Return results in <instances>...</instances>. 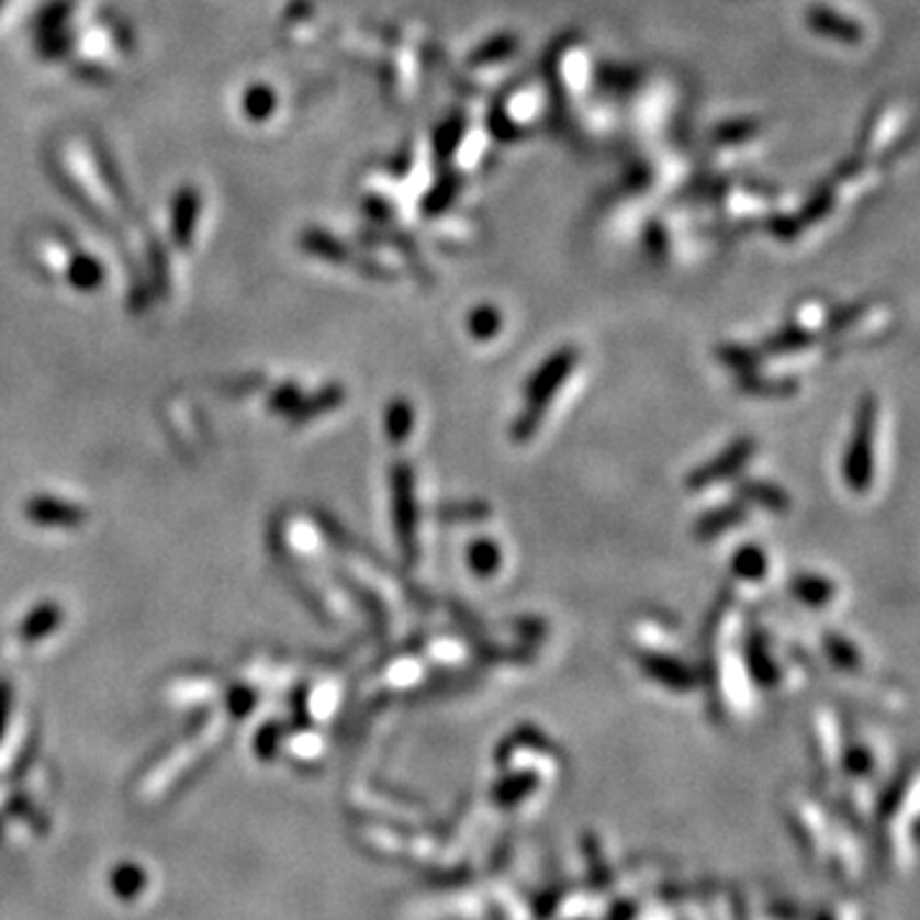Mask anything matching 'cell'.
I'll list each match as a JSON object with an SVG mask.
<instances>
[{
  "label": "cell",
  "mask_w": 920,
  "mask_h": 920,
  "mask_svg": "<svg viewBox=\"0 0 920 920\" xmlns=\"http://www.w3.org/2000/svg\"><path fill=\"white\" fill-rule=\"evenodd\" d=\"M537 787H540V775L532 770H521L498 779L491 795H494V803H498V806L514 808V806H519L529 793H535Z\"/></svg>",
  "instance_id": "cell-13"
},
{
  "label": "cell",
  "mask_w": 920,
  "mask_h": 920,
  "mask_svg": "<svg viewBox=\"0 0 920 920\" xmlns=\"http://www.w3.org/2000/svg\"><path fill=\"white\" fill-rule=\"evenodd\" d=\"M808 26L814 29L816 34L839 38V42H846V44H856L862 38V29L856 26L854 21H849L846 15L831 11V8H821V5L810 8Z\"/></svg>",
  "instance_id": "cell-11"
},
{
  "label": "cell",
  "mask_w": 920,
  "mask_h": 920,
  "mask_svg": "<svg viewBox=\"0 0 920 920\" xmlns=\"http://www.w3.org/2000/svg\"><path fill=\"white\" fill-rule=\"evenodd\" d=\"M877 396L864 394L856 404L854 433L844 456V481L852 494H867L875 479V430H877Z\"/></svg>",
  "instance_id": "cell-2"
},
{
  "label": "cell",
  "mask_w": 920,
  "mask_h": 920,
  "mask_svg": "<svg viewBox=\"0 0 920 920\" xmlns=\"http://www.w3.org/2000/svg\"><path fill=\"white\" fill-rule=\"evenodd\" d=\"M729 571H731V575H734L737 581L762 583V581L767 579V573H770L767 552L762 550L760 545H754V542L739 545L737 552L729 560Z\"/></svg>",
  "instance_id": "cell-12"
},
{
  "label": "cell",
  "mask_w": 920,
  "mask_h": 920,
  "mask_svg": "<svg viewBox=\"0 0 920 920\" xmlns=\"http://www.w3.org/2000/svg\"><path fill=\"white\" fill-rule=\"evenodd\" d=\"M412 425H415V409L407 400H396L389 404L386 412V435L394 442L407 440L412 435Z\"/></svg>",
  "instance_id": "cell-19"
},
{
  "label": "cell",
  "mask_w": 920,
  "mask_h": 920,
  "mask_svg": "<svg viewBox=\"0 0 920 920\" xmlns=\"http://www.w3.org/2000/svg\"><path fill=\"white\" fill-rule=\"evenodd\" d=\"M823 652L829 662L841 673H856L862 670V654L856 650L852 639L839 635V631H826L823 635Z\"/></svg>",
  "instance_id": "cell-16"
},
{
  "label": "cell",
  "mask_w": 920,
  "mask_h": 920,
  "mask_svg": "<svg viewBox=\"0 0 920 920\" xmlns=\"http://www.w3.org/2000/svg\"><path fill=\"white\" fill-rule=\"evenodd\" d=\"M579 361H581L579 348L563 346L552 356L545 358V361L535 369V373H529V379L525 381V389H521V394H525V409H521V415L514 419L512 430H509V438L514 442H529L535 438L545 415H548L550 402L556 400L560 386L571 379V373L579 369Z\"/></svg>",
  "instance_id": "cell-1"
},
{
  "label": "cell",
  "mask_w": 920,
  "mask_h": 920,
  "mask_svg": "<svg viewBox=\"0 0 920 920\" xmlns=\"http://www.w3.org/2000/svg\"><path fill=\"white\" fill-rule=\"evenodd\" d=\"M754 453H758V440H754L752 435H742V438L731 440L719 456L706 460L704 465L693 468V471L685 475V489H688L691 494H700V491L711 489L716 483L734 479V475L742 473V468L754 458Z\"/></svg>",
  "instance_id": "cell-3"
},
{
  "label": "cell",
  "mask_w": 920,
  "mask_h": 920,
  "mask_svg": "<svg viewBox=\"0 0 920 920\" xmlns=\"http://www.w3.org/2000/svg\"><path fill=\"white\" fill-rule=\"evenodd\" d=\"M798 381L790 377H765L760 371L737 373V389L747 396H760V400H790L798 394Z\"/></svg>",
  "instance_id": "cell-9"
},
{
  "label": "cell",
  "mask_w": 920,
  "mask_h": 920,
  "mask_svg": "<svg viewBox=\"0 0 920 920\" xmlns=\"http://www.w3.org/2000/svg\"><path fill=\"white\" fill-rule=\"evenodd\" d=\"M465 563L475 579H494L504 563L502 548H498V542L491 540V537H479V540L468 545Z\"/></svg>",
  "instance_id": "cell-14"
},
{
  "label": "cell",
  "mask_w": 920,
  "mask_h": 920,
  "mask_svg": "<svg viewBox=\"0 0 920 920\" xmlns=\"http://www.w3.org/2000/svg\"><path fill=\"white\" fill-rule=\"evenodd\" d=\"M841 765L844 772L852 777H867L872 770H875V758H872V750L862 742H849L844 750V758H841Z\"/></svg>",
  "instance_id": "cell-21"
},
{
  "label": "cell",
  "mask_w": 920,
  "mask_h": 920,
  "mask_svg": "<svg viewBox=\"0 0 920 920\" xmlns=\"http://www.w3.org/2000/svg\"><path fill=\"white\" fill-rule=\"evenodd\" d=\"M816 343V335L808 330L806 325H790L785 327V330H779L775 335H770V338L762 343L758 348L762 356H790V354H800V350H808L810 346Z\"/></svg>",
  "instance_id": "cell-15"
},
{
  "label": "cell",
  "mask_w": 920,
  "mask_h": 920,
  "mask_svg": "<svg viewBox=\"0 0 920 920\" xmlns=\"http://www.w3.org/2000/svg\"><path fill=\"white\" fill-rule=\"evenodd\" d=\"M392 481H394L396 537H400V545L404 550V558H407V563L415 565L417 556H419V545H417L419 506H417L415 473H412V465H407V463L396 465Z\"/></svg>",
  "instance_id": "cell-4"
},
{
  "label": "cell",
  "mask_w": 920,
  "mask_h": 920,
  "mask_svg": "<svg viewBox=\"0 0 920 920\" xmlns=\"http://www.w3.org/2000/svg\"><path fill=\"white\" fill-rule=\"evenodd\" d=\"M737 496H739V502L754 504L770 514H787L793 506V498L783 486H777V483H772V481H762V479L739 481Z\"/></svg>",
  "instance_id": "cell-8"
},
{
  "label": "cell",
  "mask_w": 920,
  "mask_h": 920,
  "mask_svg": "<svg viewBox=\"0 0 920 920\" xmlns=\"http://www.w3.org/2000/svg\"><path fill=\"white\" fill-rule=\"evenodd\" d=\"M747 519H750V509H747L744 502L714 506V509H706L693 521V537H696L698 542H714L719 540L721 535H727L729 529L742 527Z\"/></svg>",
  "instance_id": "cell-7"
},
{
  "label": "cell",
  "mask_w": 920,
  "mask_h": 920,
  "mask_svg": "<svg viewBox=\"0 0 920 920\" xmlns=\"http://www.w3.org/2000/svg\"><path fill=\"white\" fill-rule=\"evenodd\" d=\"M744 662H747V673H750L754 685H760V688L770 691L783 681V670H779L777 660L772 658L767 635L762 627H752L750 631H747Z\"/></svg>",
  "instance_id": "cell-6"
},
{
  "label": "cell",
  "mask_w": 920,
  "mask_h": 920,
  "mask_svg": "<svg viewBox=\"0 0 920 920\" xmlns=\"http://www.w3.org/2000/svg\"><path fill=\"white\" fill-rule=\"evenodd\" d=\"M465 325L475 340H491L502 333V312L494 305H481L468 315Z\"/></svg>",
  "instance_id": "cell-18"
},
{
  "label": "cell",
  "mask_w": 920,
  "mask_h": 920,
  "mask_svg": "<svg viewBox=\"0 0 920 920\" xmlns=\"http://www.w3.org/2000/svg\"><path fill=\"white\" fill-rule=\"evenodd\" d=\"M435 517L450 525H475V521H486L491 517V504L483 498H458V502L440 504L435 509Z\"/></svg>",
  "instance_id": "cell-17"
},
{
  "label": "cell",
  "mask_w": 920,
  "mask_h": 920,
  "mask_svg": "<svg viewBox=\"0 0 920 920\" xmlns=\"http://www.w3.org/2000/svg\"><path fill=\"white\" fill-rule=\"evenodd\" d=\"M716 358H719V361L734 373H747V371H758L762 354L758 348H747V346H719L716 348Z\"/></svg>",
  "instance_id": "cell-20"
},
{
  "label": "cell",
  "mask_w": 920,
  "mask_h": 920,
  "mask_svg": "<svg viewBox=\"0 0 920 920\" xmlns=\"http://www.w3.org/2000/svg\"><path fill=\"white\" fill-rule=\"evenodd\" d=\"M631 658H635L644 677H650L652 683L662 685L665 691L691 693L698 688L696 670H693L688 662L675 658V654L650 650V647H637V650H631Z\"/></svg>",
  "instance_id": "cell-5"
},
{
  "label": "cell",
  "mask_w": 920,
  "mask_h": 920,
  "mask_svg": "<svg viewBox=\"0 0 920 920\" xmlns=\"http://www.w3.org/2000/svg\"><path fill=\"white\" fill-rule=\"evenodd\" d=\"M514 49H517V44H514V38H509V36L494 38V42H491V44L481 46V49L473 54V59H475V65H489L491 59H502V57H506V54H512Z\"/></svg>",
  "instance_id": "cell-23"
},
{
  "label": "cell",
  "mask_w": 920,
  "mask_h": 920,
  "mask_svg": "<svg viewBox=\"0 0 920 920\" xmlns=\"http://www.w3.org/2000/svg\"><path fill=\"white\" fill-rule=\"evenodd\" d=\"M509 627L517 631V637L521 639L525 644H540L545 637H548V621L540 619V616H532V614H525V616H517V619L509 621Z\"/></svg>",
  "instance_id": "cell-22"
},
{
  "label": "cell",
  "mask_w": 920,
  "mask_h": 920,
  "mask_svg": "<svg viewBox=\"0 0 920 920\" xmlns=\"http://www.w3.org/2000/svg\"><path fill=\"white\" fill-rule=\"evenodd\" d=\"M787 591H790V596L798 598L800 604L810 606V609H821V606L831 604L833 596H837V586H833V581L818 573L793 575L790 583H787Z\"/></svg>",
  "instance_id": "cell-10"
}]
</instances>
